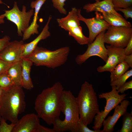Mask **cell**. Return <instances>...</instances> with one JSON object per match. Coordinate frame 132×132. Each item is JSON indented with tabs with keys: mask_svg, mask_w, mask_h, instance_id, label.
Masks as SVG:
<instances>
[{
	"mask_svg": "<svg viewBox=\"0 0 132 132\" xmlns=\"http://www.w3.org/2000/svg\"><path fill=\"white\" fill-rule=\"evenodd\" d=\"M81 10L78 9L77 13L80 21L84 22L87 26L89 31V43H92L97 36L101 32L106 31L111 26L103 18L102 15L96 11L95 16L90 18L83 17Z\"/></svg>",
	"mask_w": 132,
	"mask_h": 132,
	"instance_id": "obj_10",
	"label": "cell"
},
{
	"mask_svg": "<svg viewBox=\"0 0 132 132\" xmlns=\"http://www.w3.org/2000/svg\"><path fill=\"white\" fill-rule=\"evenodd\" d=\"M78 9L72 8L65 17L57 19L59 26L68 31L72 28L80 25V21L77 13Z\"/></svg>",
	"mask_w": 132,
	"mask_h": 132,
	"instance_id": "obj_18",
	"label": "cell"
},
{
	"mask_svg": "<svg viewBox=\"0 0 132 132\" xmlns=\"http://www.w3.org/2000/svg\"><path fill=\"white\" fill-rule=\"evenodd\" d=\"M46 0H36L31 2V7L32 9H34V16L32 22L23 34V41L28 39L32 35L38 33V28L39 26L37 23L38 14L41 7Z\"/></svg>",
	"mask_w": 132,
	"mask_h": 132,
	"instance_id": "obj_16",
	"label": "cell"
},
{
	"mask_svg": "<svg viewBox=\"0 0 132 132\" xmlns=\"http://www.w3.org/2000/svg\"><path fill=\"white\" fill-rule=\"evenodd\" d=\"M1 117V115L0 113V119Z\"/></svg>",
	"mask_w": 132,
	"mask_h": 132,
	"instance_id": "obj_42",
	"label": "cell"
},
{
	"mask_svg": "<svg viewBox=\"0 0 132 132\" xmlns=\"http://www.w3.org/2000/svg\"><path fill=\"white\" fill-rule=\"evenodd\" d=\"M68 32L69 35L73 37L80 44L83 45L89 44V38L84 35L82 28L80 25L71 29Z\"/></svg>",
	"mask_w": 132,
	"mask_h": 132,
	"instance_id": "obj_22",
	"label": "cell"
},
{
	"mask_svg": "<svg viewBox=\"0 0 132 132\" xmlns=\"http://www.w3.org/2000/svg\"><path fill=\"white\" fill-rule=\"evenodd\" d=\"M70 51L68 46L51 51L37 46L26 57L36 66H44L54 69L64 64L66 61Z\"/></svg>",
	"mask_w": 132,
	"mask_h": 132,
	"instance_id": "obj_5",
	"label": "cell"
},
{
	"mask_svg": "<svg viewBox=\"0 0 132 132\" xmlns=\"http://www.w3.org/2000/svg\"><path fill=\"white\" fill-rule=\"evenodd\" d=\"M126 55L132 54V37L130 39L126 47L124 48Z\"/></svg>",
	"mask_w": 132,
	"mask_h": 132,
	"instance_id": "obj_35",
	"label": "cell"
},
{
	"mask_svg": "<svg viewBox=\"0 0 132 132\" xmlns=\"http://www.w3.org/2000/svg\"><path fill=\"white\" fill-rule=\"evenodd\" d=\"M4 18L5 17L3 15V14L0 15V24H2L4 23Z\"/></svg>",
	"mask_w": 132,
	"mask_h": 132,
	"instance_id": "obj_38",
	"label": "cell"
},
{
	"mask_svg": "<svg viewBox=\"0 0 132 132\" xmlns=\"http://www.w3.org/2000/svg\"><path fill=\"white\" fill-rule=\"evenodd\" d=\"M37 132H55V131L53 128H48L40 124L38 126Z\"/></svg>",
	"mask_w": 132,
	"mask_h": 132,
	"instance_id": "obj_36",
	"label": "cell"
},
{
	"mask_svg": "<svg viewBox=\"0 0 132 132\" xmlns=\"http://www.w3.org/2000/svg\"><path fill=\"white\" fill-rule=\"evenodd\" d=\"M105 32V43L115 47L125 48L132 37V28L110 26Z\"/></svg>",
	"mask_w": 132,
	"mask_h": 132,
	"instance_id": "obj_8",
	"label": "cell"
},
{
	"mask_svg": "<svg viewBox=\"0 0 132 132\" xmlns=\"http://www.w3.org/2000/svg\"><path fill=\"white\" fill-rule=\"evenodd\" d=\"M14 85L7 71L0 74V87L3 89H8Z\"/></svg>",
	"mask_w": 132,
	"mask_h": 132,
	"instance_id": "obj_26",
	"label": "cell"
},
{
	"mask_svg": "<svg viewBox=\"0 0 132 132\" xmlns=\"http://www.w3.org/2000/svg\"><path fill=\"white\" fill-rule=\"evenodd\" d=\"M132 76V69L127 71L118 78L110 82V86L116 87L117 90L125 83L127 80Z\"/></svg>",
	"mask_w": 132,
	"mask_h": 132,
	"instance_id": "obj_25",
	"label": "cell"
},
{
	"mask_svg": "<svg viewBox=\"0 0 132 132\" xmlns=\"http://www.w3.org/2000/svg\"><path fill=\"white\" fill-rule=\"evenodd\" d=\"M95 0L96 1H100L102 0Z\"/></svg>",
	"mask_w": 132,
	"mask_h": 132,
	"instance_id": "obj_41",
	"label": "cell"
},
{
	"mask_svg": "<svg viewBox=\"0 0 132 132\" xmlns=\"http://www.w3.org/2000/svg\"><path fill=\"white\" fill-rule=\"evenodd\" d=\"M130 67L124 60L118 64L110 72V82L115 80L121 76Z\"/></svg>",
	"mask_w": 132,
	"mask_h": 132,
	"instance_id": "obj_23",
	"label": "cell"
},
{
	"mask_svg": "<svg viewBox=\"0 0 132 132\" xmlns=\"http://www.w3.org/2000/svg\"><path fill=\"white\" fill-rule=\"evenodd\" d=\"M105 31L100 33L92 43L88 44L87 49L84 54L77 56L75 61L77 64H82L89 58L93 56H99L106 62L108 56V50L105 45L104 38Z\"/></svg>",
	"mask_w": 132,
	"mask_h": 132,
	"instance_id": "obj_9",
	"label": "cell"
},
{
	"mask_svg": "<svg viewBox=\"0 0 132 132\" xmlns=\"http://www.w3.org/2000/svg\"><path fill=\"white\" fill-rule=\"evenodd\" d=\"M111 87V91L102 93L98 95L99 98L105 99L106 103L104 110L100 111L94 117V126L92 127L94 130H100L103 121L109 113L123 100L127 98L125 97L127 94L123 93L120 94L117 91L116 86Z\"/></svg>",
	"mask_w": 132,
	"mask_h": 132,
	"instance_id": "obj_6",
	"label": "cell"
},
{
	"mask_svg": "<svg viewBox=\"0 0 132 132\" xmlns=\"http://www.w3.org/2000/svg\"><path fill=\"white\" fill-rule=\"evenodd\" d=\"M83 8L87 12L95 11L99 12L103 11L123 17L115 10L112 0H102L96 1L93 3H88L85 5Z\"/></svg>",
	"mask_w": 132,
	"mask_h": 132,
	"instance_id": "obj_17",
	"label": "cell"
},
{
	"mask_svg": "<svg viewBox=\"0 0 132 132\" xmlns=\"http://www.w3.org/2000/svg\"><path fill=\"white\" fill-rule=\"evenodd\" d=\"M7 73L14 85L22 87L21 61L13 63L7 70Z\"/></svg>",
	"mask_w": 132,
	"mask_h": 132,
	"instance_id": "obj_20",
	"label": "cell"
},
{
	"mask_svg": "<svg viewBox=\"0 0 132 132\" xmlns=\"http://www.w3.org/2000/svg\"><path fill=\"white\" fill-rule=\"evenodd\" d=\"M6 121L1 117L0 119V132H12L16 123L8 124Z\"/></svg>",
	"mask_w": 132,
	"mask_h": 132,
	"instance_id": "obj_27",
	"label": "cell"
},
{
	"mask_svg": "<svg viewBox=\"0 0 132 132\" xmlns=\"http://www.w3.org/2000/svg\"><path fill=\"white\" fill-rule=\"evenodd\" d=\"M24 44L23 40L10 42L0 52V59L11 63L21 61Z\"/></svg>",
	"mask_w": 132,
	"mask_h": 132,
	"instance_id": "obj_12",
	"label": "cell"
},
{
	"mask_svg": "<svg viewBox=\"0 0 132 132\" xmlns=\"http://www.w3.org/2000/svg\"><path fill=\"white\" fill-rule=\"evenodd\" d=\"M21 63L22 87L27 90H31L33 87L30 75L31 67L33 63L26 57L22 58Z\"/></svg>",
	"mask_w": 132,
	"mask_h": 132,
	"instance_id": "obj_19",
	"label": "cell"
},
{
	"mask_svg": "<svg viewBox=\"0 0 132 132\" xmlns=\"http://www.w3.org/2000/svg\"><path fill=\"white\" fill-rule=\"evenodd\" d=\"M10 40V38L7 35H5L0 39V52L7 45Z\"/></svg>",
	"mask_w": 132,
	"mask_h": 132,
	"instance_id": "obj_34",
	"label": "cell"
},
{
	"mask_svg": "<svg viewBox=\"0 0 132 132\" xmlns=\"http://www.w3.org/2000/svg\"><path fill=\"white\" fill-rule=\"evenodd\" d=\"M114 109V111L112 116H109L103 121L102 126L103 132H112L114 127L119 118L127 112L128 106L130 104L128 100L125 99Z\"/></svg>",
	"mask_w": 132,
	"mask_h": 132,
	"instance_id": "obj_13",
	"label": "cell"
},
{
	"mask_svg": "<svg viewBox=\"0 0 132 132\" xmlns=\"http://www.w3.org/2000/svg\"><path fill=\"white\" fill-rule=\"evenodd\" d=\"M114 8H125L132 7V0H112Z\"/></svg>",
	"mask_w": 132,
	"mask_h": 132,
	"instance_id": "obj_28",
	"label": "cell"
},
{
	"mask_svg": "<svg viewBox=\"0 0 132 132\" xmlns=\"http://www.w3.org/2000/svg\"><path fill=\"white\" fill-rule=\"evenodd\" d=\"M4 91V89L0 87V100L1 99V97Z\"/></svg>",
	"mask_w": 132,
	"mask_h": 132,
	"instance_id": "obj_39",
	"label": "cell"
},
{
	"mask_svg": "<svg viewBox=\"0 0 132 132\" xmlns=\"http://www.w3.org/2000/svg\"><path fill=\"white\" fill-rule=\"evenodd\" d=\"M75 132H103L102 130H91L85 125L80 119L78 122Z\"/></svg>",
	"mask_w": 132,
	"mask_h": 132,
	"instance_id": "obj_29",
	"label": "cell"
},
{
	"mask_svg": "<svg viewBox=\"0 0 132 132\" xmlns=\"http://www.w3.org/2000/svg\"><path fill=\"white\" fill-rule=\"evenodd\" d=\"M76 98L80 119L87 126L93 122L95 116L100 111L96 93L92 85L85 81Z\"/></svg>",
	"mask_w": 132,
	"mask_h": 132,
	"instance_id": "obj_4",
	"label": "cell"
},
{
	"mask_svg": "<svg viewBox=\"0 0 132 132\" xmlns=\"http://www.w3.org/2000/svg\"><path fill=\"white\" fill-rule=\"evenodd\" d=\"M5 4L2 1V0H0V4Z\"/></svg>",
	"mask_w": 132,
	"mask_h": 132,
	"instance_id": "obj_40",
	"label": "cell"
},
{
	"mask_svg": "<svg viewBox=\"0 0 132 132\" xmlns=\"http://www.w3.org/2000/svg\"><path fill=\"white\" fill-rule=\"evenodd\" d=\"M132 88V80H131L128 82H126L117 90L118 93L123 94L126 90Z\"/></svg>",
	"mask_w": 132,
	"mask_h": 132,
	"instance_id": "obj_32",
	"label": "cell"
},
{
	"mask_svg": "<svg viewBox=\"0 0 132 132\" xmlns=\"http://www.w3.org/2000/svg\"><path fill=\"white\" fill-rule=\"evenodd\" d=\"M61 110L65 116L63 120L56 118L53 125L55 132L70 131L75 132L80 119L79 114L76 97L69 90H64L60 98Z\"/></svg>",
	"mask_w": 132,
	"mask_h": 132,
	"instance_id": "obj_3",
	"label": "cell"
},
{
	"mask_svg": "<svg viewBox=\"0 0 132 132\" xmlns=\"http://www.w3.org/2000/svg\"><path fill=\"white\" fill-rule=\"evenodd\" d=\"M100 12L102 13L103 19L111 26L132 27L131 23L126 21L123 17H120L114 14L103 11Z\"/></svg>",
	"mask_w": 132,
	"mask_h": 132,
	"instance_id": "obj_21",
	"label": "cell"
},
{
	"mask_svg": "<svg viewBox=\"0 0 132 132\" xmlns=\"http://www.w3.org/2000/svg\"><path fill=\"white\" fill-rule=\"evenodd\" d=\"M122 126L119 132H132V112L127 111L123 116Z\"/></svg>",
	"mask_w": 132,
	"mask_h": 132,
	"instance_id": "obj_24",
	"label": "cell"
},
{
	"mask_svg": "<svg viewBox=\"0 0 132 132\" xmlns=\"http://www.w3.org/2000/svg\"><path fill=\"white\" fill-rule=\"evenodd\" d=\"M108 50V58L105 64L97 68L99 72L108 71L110 72L119 63L124 60L125 55L124 48L110 45H106Z\"/></svg>",
	"mask_w": 132,
	"mask_h": 132,
	"instance_id": "obj_11",
	"label": "cell"
},
{
	"mask_svg": "<svg viewBox=\"0 0 132 132\" xmlns=\"http://www.w3.org/2000/svg\"><path fill=\"white\" fill-rule=\"evenodd\" d=\"M22 88L14 85L4 89L0 100V113L6 121L16 123L19 115L25 110V95Z\"/></svg>",
	"mask_w": 132,
	"mask_h": 132,
	"instance_id": "obj_2",
	"label": "cell"
},
{
	"mask_svg": "<svg viewBox=\"0 0 132 132\" xmlns=\"http://www.w3.org/2000/svg\"><path fill=\"white\" fill-rule=\"evenodd\" d=\"M124 61L128 64L130 67L132 68V54L125 55Z\"/></svg>",
	"mask_w": 132,
	"mask_h": 132,
	"instance_id": "obj_37",
	"label": "cell"
},
{
	"mask_svg": "<svg viewBox=\"0 0 132 132\" xmlns=\"http://www.w3.org/2000/svg\"><path fill=\"white\" fill-rule=\"evenodd\" d=\"M54 7L61 13L66 14L67 11L64 8L65 2L66 0H51Z\"/></svg>",
	"mask_w": 132,
	"mask_h": 132,
	"instance_id": "obj_30",
	"label": "cell"
},
{
	"mask_svg": "<svg viewBox=\"0 0 132 132\" xmlns=\"http://www.w3.org/2000/svg\"><path fill=\"white\" fill-rule=\"evenodd\" d=\"M64 90L61 83L57 82L43 90L35 99L34 108L37 114L48 125L59 118L61 112L60 98Z\"/></svg>",
	"mask_w": 132,
	"mask_h": 132,
	"instance_id": "obj_1",
	"label": "cell"
},
{
	"mask_svg": "<svg viewBox=\"0 0 132 132\" xmlns=\"http://www.w3.org/2000/svg\"><path fill=\"white\" fill-rule=\"evenodd\" d=\"M50 15L48 21L39 35L31 42L23 45L22 55V57H27L29 56L35 50L38 43L41 40L45 39L51 35L49 31V24L52 19Z\"/></svg>",
	"mask_w": 132,
	"mask_h": 132,
	"instance_id": "obj_15",
	"label": "cell"
},
{
	"mask_svg": "<svg viewBox=\"0 0 132 132\" xmlns=\"http://www.w3.org/2000/svg\"><path fill=\"white\" fill-rule=\"evenodd\" d=\"M39 118L34 113L27 114L18 120L12 132H37Z\"/></svg>",
	"mask_w": 132,
	"mask_h": 132,
	"instance_id": "obj_14",
	"label": "cell"
},
{
	"mask_svg": "<svg viewBox=\"0 0 132 132\" xmlns=\"http://www.w3.org/2000/svg\"><path fill=\"white\" fill-rule=\"evenodd\" d=\"M12 64L7 62L0 59V74L7 72Z\"/></svg>",
	"mask_w": 132,
	"mask_h": 132,
	"instance_id": "obj_33",
	"label": "cell"
},
{
	"mask_svg": "<svg viewBox=\"0 0 132 132\" xmlns=\"http://www.w3.org/2000/svg\"><path fill=\"white\" fill-rule=\"evenodd\" d=\"M116 11H120L122 12L124 14V16L126 19L129 18H132V7L125 8H115Z\"/></svg>",
	"mask_w": 132,
	"mask_h": 132,
	"instance_id": "obj_31",
	"label": "cell"
},
{
	"mask_svg": "<svg viewBox=\"0 0 132 132\" xmlns=\"http://www.w3.org/2000/svg\"><path fill=\"white\" fill-rule=\"evenodd\" d=\"M26 7L23 5L21 11L15 1L13 8L11 10H5L3 15L7 19L15 24L17 26V33L19 36H22L23 33L29 26V23L34 10L32 9L26 12Z\"/></svg>",
	"mask_w": 132,
	"mask_h": 132,
	"instance_id": "obj_7",
	"label": "cell"
}]
</instances>
